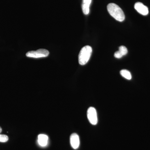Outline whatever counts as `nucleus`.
<instances>
[{
  "mask_svg": "<svg viewBox=\"0 0 150 150\" xmlns=\"http://www.w3.org/2000/svg\"><path fill=\"white\" fill-rule=\"evenodd\" d=\"M48 137L45 134H39L38 136V143L39 145L42 147H45L48 144Z\"/></svg>",
  "mask_w": 150,
  "mask_h": 150,
  "instance_id": "0eeeda50",
  "label": "nucleus"
},
{
  "mask_svg": "<svg viewBox=\"0 0 150 150\" xmlns=\"http://www.w3.org/2000/svg\"><path fill=\"white\" fill-rule=\"evenodd\" d=\"M70 144L74 149H77L80 146L79 137L77 134L74 133L70 137Z\"/></svg>",
  "mask_w": 150,
  "mask_h": 150,
  "instance_id": "423d86ee",
  "label": "nucleus"
},
{
  "mask_svg": "<svg viewBox=\"0 0 150 150\" xmlns=\"http://www.w3.org/2000/svg\"><path fill=\"white\" fill-rule=\"evenodd\" d=\"M87 117L89 121L92 125H96L98 123L97 113L94 107H91L88 109Z\"/></svg>",
  "mask_w": 150,
  "mask_h": 150,
  "instance_id": "20e7f679",
  "label": "nucleus"
},
{
  "mask_svg": "<svg viewBox=\"0 0 150 150\" xmlns=\"http://www.w3.org/2000/svg\"><path fill=\"white\" fill-rule=\"evenodd\" d=\"M8 140V137L7 136L4 134H0V142L5 143Z\"/></svg>",
  "mask_w": 150,
  "mask_h": 150,
  "instance_id": "9b49d317",
  "label": "nucleus"
},
{
  "mask_svg": "<svg viewBox=\"0 0 150 150\" xmlns=\"http://www.w3.org/2000/svg\"><path fill=\"white\" fill-rule=\"evenodd\" d=\"M114 56L115 58H117V59H120V58H122L123 57L122 54H121L119 51H116L114 54Z\"/></svg>",
  "mask_w": 150,
  "mask_h": 150,
  "instance_id": "f8f14e48",
  "label": "nucleus"
},
{
  "mask_svg": "<svg viewBox=\"0 0 150 150\" xmlns=\"http://www.w3.org/2000/svg\"><path fill=\"white\" fill-rule=\"evenodd\" d=\"M120 74L123 77L125 78L126 79L130 80L132 79V76H131V73L128 70H122L120 71Z\"/></svg>",
  "mask_w": 150,
  "mask_h": 150,
  "instance_id": "1a4fd4ad",
  "label": "nucleus"
},
{
  "mask_svg": "<svg viewBox=\"0 0 150 150\" xmlns=\"http://www.w3.org/2000/svg\"><path fill=\"white\" fill-rule=\"evenodd\" d=\"M92 0H83L82 8L83 13L88 15L89 13L90 6L91 4Z\"/></svg>",
  "mask_w": 150,
  "mask_h": 150,
  "instance_id": "6e6552de",
  "label": "nucleus"
},
{
  "mask_svg": "<svg viewBox=\"0 0 150 150\" xmlns=\"http://www.w3.org/2000/svg\"><path fill=\"white\" fill-rule=\"evenodd\" d=\"M134 8L138 13L142 15L146 16L149 14L148 8L142 3H136L134 5Z\"/></svg>",
  "mask_w": 150,
  "mask_h": 150,
  "instance_id": "39448f33",
  "label": "nucleus"
},
{
  "mask_svg": "<svg viewBox=\"0 0 150 150\" xmlns=\"http://www.w3.org/2000/svg\"><path fill=\"white\" fill-rule=\"evenodd\" d=\"M119 52L122 54V56H124L126 55L128 53V50L127 48L125 46H121L119 47Z\"/></svg>",
  "mask_w": 150,
  "mask_h": 150,
  "instance_id": "9d476101",
  "label": "nucleus"
},
{
  "mask_svg": "<svg viewBox=\"0 0 150 150\" xmlns=\"http://www.w3.org/2000/svg\"><path fill=\"white\" fill-rule=\"evenodd\" d=\"M49 51L45 49H40L35 51L27 52L26 56L28 57L33 58H40L47 57L49 55Z\"/></svg>",
  "mask_w": 150,
  "mask_h": 150,
  "instance_id": "7ed1b4c3",
  "label": "nucleus"
},
{
  "mask_svg": "<svg viewBox=\"0 0 150 150\" xmlns=\"http://www.w3.org/2000/svg\"><path fill=\"white\" fill-rule=\"evenodd\" d=\"M108 13L116 20L122 22L125 20V16L121 8L113 3H110L107 6Z\"/></svg>",
  "mask_w": 150,
  "mask_h": 150,
  "instance_id": "f257e3e1",
  "label": "nucleus"
},
{
  "mask_svg": "<svg viewBox=\"0 0 150 150\" xmlns=\"http://www.w3.org/2000/svg\"><path fill=\"white\" fill-rule=\"evenodd\" d=\"M92 52V48L90 46H86L82 48L79 54V64L82 66L86 64L89 60Z\"/></svg>",
  "mask_w": 150,
  "mask_h": 150,
  "instance_id": "f03ea898",
  "label": "nucleus"
},
{
  "mask_svg": "<svg viewBox=\"0 0 150 150\" xmlns=\"http://www.w3.org/2000/svg\"><path fill=\"white\" fill-rule=\"evenodd\" d=\"M2 131V129L0 127V133H1Z\"/></svg>",
  "mask_w": 150,
  "mask_h": 150,
  "instance_id": "ddd939ff",
  "label": "nucleus"
}]
</instances>
